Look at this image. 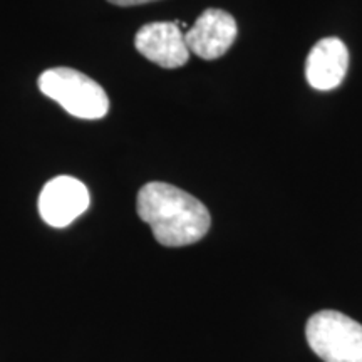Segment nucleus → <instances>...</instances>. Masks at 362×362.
<instances>
[{
	"label": "nucleus",
	"instance_id": "5",
	"mask_svg": "<svg viewBox=\"0 0 362 362\" xmlns=\"http://www.w3.org/2000/svg\"><path fill=\"white\" fill-rule=\"evenodd\" d=\"M134 45L141 56L165 69L185 66L189 59L185 34L176 22H151L143 25L136 34Z\"/></svg>",
	"mask_w": 362,
	"mask_h": 362
},
{
	"label": "nucleus",
	"instance_id": "2",
	"mask_svg": "<svg viewBox=\"0 0 362 362\" xmlns=\"http://www.w3.org/2000/svg\"><path fill=\"white\" fill-rule=\"evenodd\" d=\"M37 84L44 96L51 98L69 115L81 119H101L110 111L106 90L89 76L71 67L42 72Z\"/></svg>",
	"mask_w": 362,
	"mask_h": 362
},
{
	"label": "nucleus",
	"instance_id": "3",
	"mask_svg": "<svg viewBox=\"0 0 362 362\" xmlns=\"http://www.w3.org/2000/svg\"><path fill=\"white\" fill-rule=\"evenodd\" d=\"M305 337L324 362H362V325L337 310H320L307 320Z\"/></svg>",
	"mask_w": 362,
	"mask_h": 362
},
{
	"label": "nucleus",
	"instance_id": "6",
	"mask_svg": "<svg viewBox=\"0 0 362 362\" xmlns=\"http://www.w3.org/2000/svg\"><path fill=\"white\" fill-rule=\"evenodd\" d=\"M237 22L233 16L220 8H206L198 17L192 29L185 34L189 52L214 61L223 56L237 39Z\"/></svg>",
	"mask_w": 362,
	"mask_h": 362
},
{
	"label": "nucleus",
	"instance_id": "1",
	"mask_svg": "<svg viewBox=\"0 0 362 362\" xmlns=\"http://www.w3.org/2000/svg\"><path fill=\"white\" fill-rule=\"evenodd\" d=\"M136 210L151 226L156 242L185 247L200 242L210 230L211 216L200 200L173 185L151 181L139 189Z\"/></svg>",
	"mask_w": 362,
	"mask_h": 362
},
{
	"label": "nucleus",
	"instance_id": "4",
	"mask_svg": "<svg viewBox=\"0 0 362 362\" xmlns=\"http://www.w3.org/2000/svg\"><path fill=\"white\" fill-rule=\"evenodd\" d=\"M89 189L72 176H57L39 194V214L47 225L64 228L89 208Z\"/></svg>",
	"mask_w": 362,
	"mask_h": 362
},
{
	"label": "nucleus",
	"instance_id": "7",
	"mask_svg": "<svg viewBox=\"0 0 362 362\" xmlns=\"http://www.w3.org/2000/svg\"><path fill=\"white\" fill-rule=\"evenodd\" d=\"M349 67V51L337 37L319 40L307 56L305 78L317 90H332L341 86Z\"/></svg>",
	"mask_w": 362,
	"mask_h": 362
},
{
	"label": "nucleus",
	"instance_id": "8",
	"mask_svg": "<svg viewBox=\"0 0 362 362\" xmlns=\"http://www.w3.org/2000/svg\"><path fill=\"white\" fill-rule=\"evenodd\" d=\"M107 2L115 4V6H119V7H131V6H141V4L156 2V0H107Z\"/></svg>",
	"mask_w": 362,
	"mask_h": 362
}]
</instances>
